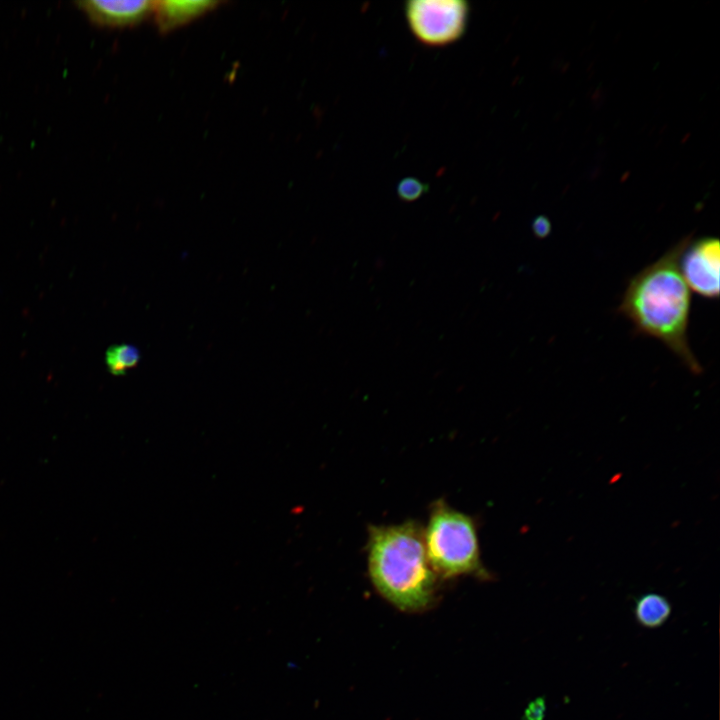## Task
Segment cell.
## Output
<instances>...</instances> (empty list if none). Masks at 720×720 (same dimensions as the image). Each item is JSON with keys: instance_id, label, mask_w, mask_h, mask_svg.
Listing matches in <instances>:
<instances>
[{"instance_id": "1", "label": "cell", "mask_w": 720, "mask_h": 720, "mask_svg": "<svg viewBox=\"0 0 720 720\" xmlns=\"http://www.w3.org/2000/svg\"><path fill=\"white\" fill-rule=\"evenodd\" d=\"M691 236L680 239L628 282L618 311L642 335L661 341L693 373L703 369L688 340L691 290L681 270V255Z\"/></svg>"}, {"instance_id": "2", "label": "cell", "mask_w": 720, "mask_h": 720, "mask_svg": "<svg viewBox=\"0 0 720 720\" xmlns=\"http://www.w3.org/2000/svg\"><path fill=\"white\" fill-rule=\"evenodd\" d=\"M368 570L377 591L401 610H423L434 600L436 574L415 522L369 528Z\"/></svg>"}, {"instance_id": "3", "label": "cell", "mask_w": 720, "mask_h": 720, "mask_svg": "<svg viewBox=\"0 0 720 720\" xmlns=\"http://www.w3.org/2000/svg\"><path fill=\"white\" fill-rule=\"evenodd\" d=\"M423 538L429 564L436 575L490 577L480 559L475 524L468 515L438 500L432 505Z\"/></svg>"}, {"instance_id": "4", "label": "cell", "mask_w": 720, "mask_h": 720, "mask_svg": "<svg viewBox=\"0 0 720 720\" xmlns=\"http://www.w3.org/2000/svg\"><path fill=\"white\" fill-rule=\"evenodd\" d=\"M410 32L421 44L443 47L466 32L470 5L465 0H410L404 5Z\"/></svg>"}, {"instance_id": "5", "label": "cell", "mask_w": 720, "mask_h": 720, "mask_svg": "<svg viewBox=\"0 0 720 720\" xmlns=\"http://www.w3.org/2000/svg\"><path fill=\"white\" fill-rule=\"evenodd\" d=\"M719 259L718 238L705 236L689 241L680 258V270L690 290L704 298H718Z\"/></svg>"}, {"instance_id": "6", "label": "cell", "mask_w": 720, "mask_h": 720, "mask_svg": "<svg viewBox=\"0 0 720 720\" xmlns=\"http://www.w3.org/2000/svg\"><path fill=\"white\" fill-rule=\"evenodd\" d=\"M76 5L97 26L124 28L135 26L151 15L154 1L87 0Z\"/></svg>"}, {"instance_id": "7", "label": "cell", "mask_w": 720, "mask_h": 720, "mask_svg": "<svg viewBox=\"0 0 720 720\" xmlns=\"http://www.w3.org/2000/svg\"><path fill=\"white\" fill-rule=\"evenodd\" d=\"M221 4V1L209 0L154 1L152 14L159 32L166 34L215 10Z\"/></svg>"}, {"instance_id": "8", "label": "cell", "mask_w": 720, "mask_h": 720, "mask_svg": "<svg viewBox=\"0 0 720 720\" xmlns=\"http://www.w3.org/2000/svg\"><path fill=\"white\" fill-rule=\"evenodd\" d=\"M671 604L666 597L655 592L641 595L634 606L637 622L645 628L662 626L671 614Z\"/></svg>"}, {"instance_id": "9", "label": "cell", "mask_w": 720, "mask_h": 720, "mask_svg": "<svg viewBox=\"0 0 720 720\" xmlns=\"http://www.w3.org/2000/svg\"><path fill=\"white\" fill-rule=\"evenodd\" d=\"M139 360L140 352L131 344L112 345L105 354L106 366L116 376L125 374L129 368L137 365Z\"/></svg>"}, {"instance_id": "10", "label": "cell", "mask_w": 720, "mask_h": 720, "mask_svg": "<svg viewBox=\"0 0 720 720\" xmlns=\"http://www.w3.org/2000/svg\"><path fill=\"white\" fill-rule=\"evenodd\" d=\"M428 184L415 177H405L396 186V193L400 200L413 202L421 198L428 191Z\"/></svg>"}, {"instance_id": "11", "label": "cell", "mask_w": 720, "mask_h": 720, "mask_svg": "<svg viewBox=\"0 0 720 720\" xmlns=\"http://www.w3.org/2000/svg\"><path fill=\"white\" fill-rule=\"evenodd\" d=\"M546 714V701L544 697H537L526 706L522 720H544Z\"/></svg>"}, {"instance_id": "12", "label": "cell", "mask_w": 720, "mask_h": 720, "mask_svg": "<svg viewBox=\"0 0 720 720\" xmlns=\"http://www.w3.org/2000/svg\"><path fill=\"white\" fill-rule=\"evenodd\" d=\"M533 232L538 237H545L549 234L551 225L549 220L544 216H539L534 219L532 224Z\"/></svg>"}]
</instances>
